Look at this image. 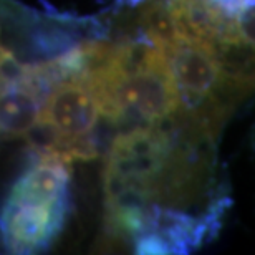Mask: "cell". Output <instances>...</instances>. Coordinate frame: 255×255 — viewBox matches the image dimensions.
<instances>
[{
	"mask_svg": "<svg viewBox=\"0 0 255 255\" xmlns=\"http://www.w3.org/2000/svg\"><path fill=\"white\" fill-rule=\"evenodd\" d=\"M169 139L159 128H137L120 134L111 146L105 166V191L113 197L126 187L139 186L156 192L157 176L166 171Z\"/></svg>",
	"mask_w": 255,
	"mask_h": 255,
	"instance_id": "1",
	"label": "cell"
},
{
	"mask_svg": "<svg viewBox=\"0 0 255 255\" xmlns=\"http://www.w3.org/2000/svg\"><path fill=\"white\" fill-rule=\"evenodd\" d=\"M167 57L174 70L182 101L206 98L216 86H219L222 71L219 50L182 42L179 47L167 53Z\"/></svg>",
	"mask_w": 255,
	"mask_h": 255,
	"instance_id": "5",
	"label": "cell"
},
{
	"mask_svg": "<svg viewBox=\"0 0 255 255\" xmlns=\"http://www.w3.org/2000/svg\"><path fill=\"white\" fill-rule=\"evenodd\" d=\"M236 22L239 35H241V42L247 43L251 48H255V5L239 13Z\"/></svg>",
	"mask_w": 255,
	"mask_h": 255,
	"instance_id": "8",
	"label": "cell"
},
{
	"mask_svg": "<svg viewBox=\"0 0 255 255\" xmlns=\"http://www.w3.org/2000/svg\"><path fill=\"white\" fill-rule=\"evenodd\" d=\"M121 98L126 111L136 110L149 121L164 120L179 110L182 95L166 52L157 47L141 50Z\"/></svg>",
	"mask_w": 255,
	"mask_h": 255,
	"instance_id": "2",
	"label": "cell"
},
{
	"mask_svg": "<svg viewBox=\"0 0 255 255\" xmlns=\"http://www.w3.org/2000/svg\"><path fill=\"white\" fill-rule=\"evenodd\" d=\"M141 25L152 45L166 52V55L184 42L177 32L167 2L164 3L161 0H154L147 3L141 13Z\"/></svg>",
	"mask_w": 255,
	"mask_h": 255,
	"instance_id": "7",
	"label": "cell"
},
{
	"mask_svg": "<svg viewBox=\"0 0 255 255\" xmlns=\"http://www.w3.org/2000/svg\"><path fill=\"white\" fill-rule=\"evenodd\" d=\"M2 134L3 139L23 136L37 125L42 101L20 81L2 85Z\"/></svg>",
	"mask_w": 255,
	"mask_h": 255,
	"instance_id": "6",
	"label": "cell"
},
{
	"mask_svg": "<svg viewBox=\"0 0 255 255\" xmlns=\"http://www.w3.org/2000/svg\"><path fill=\"white\" fill-rule=\"evenodd\" d=\"M66 202L37 204L8 201L3 212V234L15 252L42 249L57 236L63 222Z\"/></svg>",
	"mask_w": 255,
	"mask_h": 255,
	"instance_id": "4",
	"label": "cell"
},
{
	"mask_svg": "<svg viewBox=\"0 0 255 255\" xmlns=\"http://www.w3.org/2000/svg\"><path fill=\"white\" fill-rule=\"evenodd\" d=\"M101 115L98 101L81 76H70L50 90L40 110L38 121L48 123L63 137V146L53 156L71 162L70 152L81 139H86Z\"/></svg>",
	"mask_w": 255,
	"mask_h": 255,
	"instance_id": "3",
	"label": "cell"
}]
</instances>
